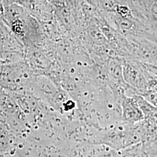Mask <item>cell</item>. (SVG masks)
I'll list each match as a JSON object with an SVG mask.
<instances>
[{
  "mask_svg": "<svg viewBox=\"0 0 157 157\" xmlns=\"http://www.w3.org/2000/svg\"><path fill=\"white\" fill-rule=\"evenodd\" d=\"M121 107L124 121L130 124H137L144 120L140 108L135 99L134 95H122Z\"/></svg>",
  "mask_w": 157,
  "mask_h": 157,
  "instance_id": "cell-1",
  "label": "cell"
},
{
  "mask_svg": "<svg viewBox=\"0 0 157 157\" xmlns=\"http://www.w3.org/2000/svg\"><path fill=\"white\" fill-rule=\"evenodd\" d=\"M134 97L143 113L144 119L157 126V107L152 105L141 95L136 94Z\"/></svg>",
  "mask_w": 157,
  "mask_h": 157,
  "instance_id": "cell-2",
  "label": "cell"
},
{
  "mask_svg": "<svg viewBox=\"0 0 157 157\" xmlns=\"http://www.w3.org/2000/svg\"><path fill=\"white\" fill-rule=\"evenodd\" d=\"M143 65L144 67H146V69L150 73H152V75L157 76V65L148 63H144Z\"/></svg>",
  "mask_w": 157,
  "mask_h": 157,
  "instance_id": "cell-3",
  "label": "cell"
},
{
  "mask_svg": "<svg viewBox=\"0 0 157 157\" xmlns=\"http://www.w3.org/2000/svg\"><path fill=\"white\" fill-rule=\"evenodd\" d=\"M2 60L0 58V65L2 64Z\"/></svg>",
  "mask_w": 157,
  "mask_h": 157,
  "instance_id": "cell-4",
  "label": "cell"
}]
</instances>
